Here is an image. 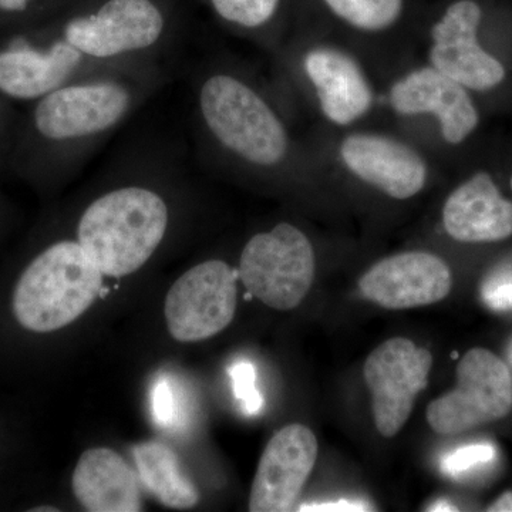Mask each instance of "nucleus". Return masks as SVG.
<instances>
[{"instance_id": "nucleus-31", "label": "nucleus", "mask_w": 512, "mask_h": 512, "mask_svg": "<svg viewBox=\"0 0 512 512\" xmlns=\"http://www.w3.org/2000/svg\"><path fill=\"white\" fill-rule=\"evenodd\" d=\"M510 360H511V365H512V345H511V348H510Z\"/></svg>"}, {"instance_id": "nucleus-18", "label": "nucleus", "mask_w": 512, "mask_h": 512, "mask_svg": "<svg viewBox=\"0 0 512 512\" xmlns=\"http://www.w3.org/2000/svg\"><path fill=\"white\" fill-rule=\"evenodd\" d=\"M140 478L110 448L84 451L73 473V491L90 512H138L143 510Z\"/></svg>"}, {"instance_id": "nucleus-10", "label": "nucleus", "mask_w": 512, "mask_h": 512, "mask_svg": "<svg viewBox=\"0 0 512 512\" xmlns=\"http://www.w3.org/2000/svg\"><path fill=\"white\" fill-rule=\"evenodd\" d=\"M431 366L430 350L406 338L386 340L367 357L363 376L372 392L376 429L383 437L390 439L403 429L417 394L429 383Z\"/></svg>"}, {"instance_id": "nucleus-24", "label": "nucleus", "mask_w": 512, "mask_h": 512, "mask_svg": "<svg viewBox=\"0 0 512 512\" xmlns=\"http://www.w3.org/2000/svg\"><path fill=\"white\" fill-rule=\"evenodd\" d=\"M481 296L488 308L512 312V259L494 269L485 279Z\"/></svg>"}, {"instance_id": "nucleus-6", "label": "nucleus", "mask_w": 512, "mask_h": 512, "mask_svg": "<svg viewBox=\"0 0 512 512\" xmlns=\"http://www.w3.org/2000/svg\"><path fill=\"white\" fill-rule=\"evenodd\" d=\"M238 276L269 308L291 311L311 289L315 252L301 229L281 222L249 239L239 258Z\"/></svg>"}, {"instance_id": "nucleus-23", "label": "nucleus", "mask_w": 512, "mask_h": 512, "mask_svg": "<svg viewBox=\"0 0 512 512\" xmlns=\"http://www.w3.org/2000/svg\"><path fill=\"white\" fill-rule=\"evenodd\" d=\"M232 380L235 399L241 406L242 413L256 416L264 407V397L256 389L255 367L248 360H238L228 369Z\"/></svg>"}, {"instance_id": "nucleus-26", "label": "nucleus", "mask_w": 512, "mask_h": 512, "mask_svg": "<svg viewBox=\"0 0 512 512\" xmlns=\"http://www.w3.org/2000/svg\"><path fill=\"white\" fill-rule=\"evenodd\" d=\"M301 511H369V508L366 504L342 500L338 503L303 505Z\"/></svg>"}, {"instance_id": "nucleus-11", "label": "nucleus", "mask_w": 512, "mask_h": 512, "mask_svg": "<svg viewBox=\"0 0 512 512\" xmlns=\"http://www.w3.org/2000/svg\"><path fill=\"white\" fill-rule=\"evenodd\" d=\"M481 18L474 0H458L431 30V66L477 92L494 89L505 79L503 64L478 45Z\"/></svg>"}, {"instance_id": "nucleus-15", "label": "nucleus", "mask_w": 512, "mask_h": 512, "mask_svg": "<svg viewBox=\"0 0 512 512\" xmlns=\"http://www.w3.org/2000/svg\"><path fill=\"white\" fill-rule=\"evenodd\" d=\"M340 157L365 183L396 200H407L423 190L427 167L406 144L379 134H353L342 143Z\"/></svg>"}, {"instance_id": "nucleus-16", "label": "nucleus", "mask_w": 512, "mask_h": 512, "mask_svg": "<svg viewBox=\"0 0 512 512\" xmlns=\"http://www.w3.org/2000/svg\"><path fill=\"white\" fill-rule=\"evenodd\" d=\"M443 224L456 241H503L512 235V202L500 194L490 175L478 173L447 198Z\"/></svg>"}, {"instance_id": "nucleus-21", "label": "nucleus", "mask_w": 512, "mask_h": 512, "mask_svg": "<svg viewBox=\"0 0 512 512\" xmlns=\"http://www.w3.org/2000/svg\"><path fill=\"white\" fill-rule=\"evenodd\" d=\"M151 409L157 426L167 430L185 429L191 420L188 394L178 380L165 376L158 379L151 392Z\"/></svg>"}, {"instance_id": "nucleus-32", "label": "nucleus", "mask_w": 512, "mask_h": 512, "mask_svg": "<svg viewBox=\"0 0 512 512\" xmlns=\"http://www.w3.org/2000/svg\"><path fill=\"white\" fill-rule=\"evenodd\" d=\"M511 190H512V177H511Z\"/></svg>"}, {"instance_id": "nucleus-27", "label": "nucleus", "mask_w": 512, "mask_h": 512, "mask_svg": "<svg viewBox=\"0 0 512 512\" xmlns=\"http://www.w3.org/2000/svg\"><path fill=\"white\" fill-rule=\"evenodd\" d=\"M35 0H0V12L6 15H22L28 12Z\"/></svg>"}, {"instance_id": "nucleus-17", "label": "nucleus", "mask_w": 512, "mask_h": 512, "mask_svg": "<svg viewBox=\"0 0 512 512\" xmlns=\"http://www.w3.org/2000/svg\"><path fill=\"white\" fill-rule=\"evenodd\" d=\"M323 113L339 126H348L367 113L373 93L355 59L336 49L311 50L303 60Z\"/></svg>"}, {"instance_id": "nucleus-7", "label": "nucleus", "mask_w": 512, "mask_h": 512, "mask_svg": "<svg viewBox=\"0 0 512 512\" xmlns=\"http://www.w3.org/2000/svg\"><path fill=\"white\" fill-rule=\"evenodd\" d=\"M512 410L511 370L490 350H468L457 366V387L433 400L427 421L441 436H453L508 416Z\"/></svg>"}, {"instance_id": "nucleus-2", "label": "nucleus", "mask_w": 512, "mask_h": 512, "mask_svg": "<svg viewBox=\"0 0 512 512\" xmlns=\"http://www.w3.org/2000/svg\"><path fill=\"white\" fill-rule=\"evenodd\" d=\"M192 124L205 147L256 170L288 160V131L258 90L227 70L202 72L192 82Z\"/></svg>"}, {"instance_id": "nucleus-9", "label": "nucleus", "mask_w": 512, "mask_h": 512, "mask_svg": "<svg viewBox=\"0 0 512 512\" xmlns=\"http://www.w3.org/2000/svg\"><path fill=\"white\" fill-rule=\"evenodd\" d=\"M147 64L151 63L109 66L87 59L56 36L46 46H36L26 37L16 36L0 50V93L10 99L36 101L74 80Z\"/></svg>"}, {"instance_id": "nucleus-30", "label": "nucleus", "mask_w": 512, "mask_h": 512, "mask_svg": "<svg viewBox=\"0 0 512 512\" xmlns=\"http://www.w3.org/2000/svg\"><path fill=\"white\" fill-rule=\"evenodd\" d=\"M33 511H57L56 508H35Z\"/></svg>"}, {"instance_id": "nucleus-8", "label": "nucleus", "mask_w": 512, "mask_h": 512, "mask_svg": "<svg viewBox=\"0 0 512 512\" xmlns=\"http://www.w3.org/2000/svg\"><path fill=\"white\" fill-rule=\"evenodd\" d=\"M238 271L221 259L192 266L165 299L168 330L180 342H198L222 332L237 311Z\"/></svg>"}, {"instance_id": "nucleus-14", "label": "nucleus", "mask_w": 512, "mask_h": 512, "mask_svg": "<svg viewBox=\"0 0 512 512\" xmlns=\"http://www.w3.org/2000/svg\"><path fill=\"white\" fill-rule=\"evenodd\" d=\"M393 109L406 116L434 114L441 134L450 144H460L478 124V113L466 87L431 67L414 70L390 92Z\"/></svg>"}, {"instance_id": "nucleus-29", "label": "nucleus", "mask_w": 512, "mask_h": 512, "mask_svg": "<svg viewBox=\"0 0 512 512\" xmlns=\"http://www.w3.org/2000/svg\"><path fill=\"white\" fill-rule=\"evenodd\" d=\"M429 511H457L456 507L453 505L446 503V501H440V503L431 505Z\"/></svg>"}, {"instance_id": "nucleus-33", "label": "nucleus", "mask_w": 512, "mask_h": 512, "mask_svg": "<svg viewBox=\"0 0 512 512\" xmlns=\"http://www.w3.org/2000/svg\"><path fill=\"white\" fill-rule=\"evenodd\" d=\"M0 111H2V106H0Z\"/></svg>"}, {"instance_id": "nucleus-3", "label": "nucleus", "mask_w": 512, "mask_h": 512, "mask_svg": "<svg viewBox=\"0 0 512 512\" xmlns=\"http://www.w3.org/2000/svg\"><path fill=\"white\" fill-rule=\"evenodd\" d=\"M170 222V202L158 185L134 177L90 201L77 222L76 241L101 274L123 278L153 258Z\"/></svg>"}, {"instance_id": "nucleus-1", "label": "nucleus", "mask_w": 512, "mask_h": 512, "mask_svg": "<svg viewBox=\"0 0 512 512\" xmlns=\"http://www.w3.org/2000/svg\"><path fill=\"white\" fill-rule=\"evenodd\" d=\"M167 80L160 63L83 77L36 100L30 136L43 165L79 170Z\"/></svg>"}, {"instance_id": "nucleus-12", "label": "nucleus", "mask_w": 512, "mask_h": 512, "mask_svg": "<svg viewBox=\"0 0 512 512\" xmlns=\"http://www.w3.org/2000/svg\"><path fill=\"white\" fill-rule=\"evenodd\" d=\"M318 440L309 427L289 424L266 444L249 497V511L285 512L298 500L318 460Z\"/></svg>"}, {"instance_id": "nucleus-4", "label": "nucleus", "mask_w": 512, "mask_h": 512, "mask_svg": "<svg viewBox=\"0 0 512 512\" xmlns=\"http://www.w3.org/2000/svg\"><path fill=\"white\" fill-rule=\"evenodd\" d=\"M53 36L93 62L140 66L160 60L173 25L158 0H96L69 13Z\"/></svg>"}, {"instance_id": "nucleus-20", "label": "nucleus", "mask_w": 512, "mask_h": 512, "mask_svg": "<svg viewBox=\"0 0 512 512\" xmlns=\"http://www.w3.org/2000/svg\"><path fill=\"white\" fill-rule=\"evenodd\" d=\"M335 15L357 29L390 28L402 13L403 0H323Z\"/></svg>"}, {"instance_id": "nucleus-13", "label": "nucleus", "mask_w": 512, "mask_h": 512, "mask_svg": "<svg viewBox=\"0 0 512 512\" xmlns=\"http://www.w3.org/2000/svg\"><path fill=\"white\" fill-rule=\"evenodd\" d=\"M451 286L453 278L446 262L419 251L382 259L359 282L366 299L393 311L443 301Z\"/></svg>"}, {"instance_id": "nucleus-19", "label": "nucleus", "mask_w": 512, "mask_h": 512, "mask_svg": "<svg viewBox=\"0 0 512 512\" xmlns=\"http://www.w3.org/2000/svg\"><path fill=\"white\" fill-rule=\"evenodd\" d=\"M133 456L141 483L164 507L187 510L197 505L200 493L173 448L144 441L134 447Z\"/></svg>"}, {"instance_id": "nucleus-25", "label": "nucleus", "mask_w": 512, "mask_h": 512, "mask_svg": "<svg viewBox=\"0 0 512 512\" xmlns=\"http://www.w3.org/2000/svg\"><path fill=\"white\" fill-rule=\"evenodd\" d=\"M495 448L488 443L471 444L451 451L441 461V468L448 476H460L473 468L491 463L495 458Z\"/></svg>"}, {"instance_id": "nucleus-28", "label": "nucleus", "mask_w": 512, "mask_h": 512, "mask_svg": "<svg viewBox=\"0 0 512 512\" xmlns=\"http://www.w3.org/2000/svg\"><path fill=\"white\" fill-rule=\"evenodd\" d=\"M490 512H512V493H504L487 508Z\"/></svg>"}, {"instance_id": "nucleus-5", "label": "nucleus", "mask_w": 512, "mask_h": 512, "mask_svg": "<svg viewBox=\"0 0 512 512\" xmlns=\"http://www.w3.org/2000/svg\"><path fill=\"white\" fill-rule=\"evenodd\" d=\"M103 278L76 239L57 241L23 271L13 292V313L30 332H55L93 305Z\"/></svg>"}, {"instance_id": "nucleus-22", "label": "nucleus", "mask_w": 512, "mask_h": 512, "mask_svg": "<svg viewBox=\"0 0 512 512\" xmlns=\"http://www.w3.org/2000/svg\"><path fill=\"white\" fill-rule=\"evenodd\" d=\"M215 15L245 30H259L274 20L281 0H208Z\"/></svg>"}]
</instances>
